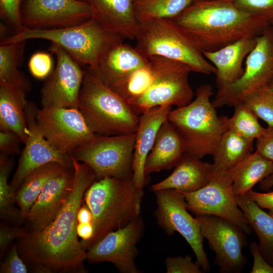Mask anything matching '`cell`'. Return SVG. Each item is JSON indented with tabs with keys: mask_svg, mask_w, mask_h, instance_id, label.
Listing matches in <instances>:
<instances>
[{
	"mask_svg": "<svg viewBox=\"0 0 273 273\" xmlns=\"http://www.w3.org/2000/svg\"><path fill=\"white\" fill-rule=\"evenodd\" d=\"M74 172L72 191L61 210L47 226L29 231L18 239L19 253L35 272H79L84 271L86 251L78 239L77 213L85 193L96 180L93 170L71 156Z\"/></svg>",
	"mask_w": 273,
	"mask_h": 273,
	"instance_id": "cell-1",
	"label": "cell"
},
{
	"mask_svg": "<svg viewBox=\"0 0 273 273\" xmlns=\"http://www.w3.org/2000/svg\"><path fill=\"white\" fill-rule=\"evenodd\" d=\"M170 20L201 52L214 51L243 38L257 37L272 25L229 0H198Z\"/></svg>",
	"mask_w": 273,
	"mask_h": 273,
	"instance_id": "cell-2",
	"label": "cell"
},
{
	"mask_svg": "<svg viewBox=\"0 0 273 273\" xmlns=\"http://www.w3.org/2000/svg\"><path fill=\"white\" fill-rule=\"evenodd\" d=\"M143 196V189L136 185L133 176L94 181L83 199L93 215L94 232L89 241L81 242L83 247L88 249L109 232L140 216Z\"/></svg>",
	"mask_w": 273,
	"mask_h": 273,
	"instance_id": "cell-3",
	"label": "cell"
},
{
	"mask_svg": "<svg viewBox=\"0 0 273 273\" xmlns=\"http://www.w3.org/2000/svg\"><path fill=\"white\" fill-rule=\"evenodd\" d=\"M212 95L211 85H200L193 101L171 110L167 117L182 138L185 153L200 159L213 155L228 129L227 116L218 117L210 101Z\"/></svg>",
	"mask_w": 273,
	"mask_h": 273,
	"instance_id": "cell-4",
	"label": "cell"
},
{
	"mask_svg": "<svg viewBox=\"0 0 273 273\" xmlns=\"http://www.w3.org/2000/svg\"><path fill=\"white\" fill-rule=\"evenodd\" d=\"M84 70L78 109L93 132L107 136L135 133L139 116L88 66Z\"/></svg>",
	"mask_w": 273,
	"mask_h": 273,
	"instance_id": "cell-5",
	"label": "cell"
},
{
	"mask_svg": "<svg viewBox=\"0 0 273 273\" xmlns=\"http://www.w3.org/2000/svg\"><path fill=\"white\" fill-rule=\"evenodd\" d=\"M30 39H43L55 43L79 64L91 68L97 65L112 44L123 40L93 17L79 25L63 28L33 29L23 27L17 33L1 37V44Z\"/></svg>",
	"mask_w": 273,
	"mask_h": 273,
	"instance_id": "cell-6",
	"label": "cell"
},
{
	"mask_svg": "<svg viewBox=\"0 0 273 273\" xmlns=\"http://www.w3.org/2000/svg\"><path fill=\"white\" fill-rule=\"evenodd\" d=\"M135 49L148 59L159 56L178 61L196 73L216 74V69L171 20L154 19L139 23Z\"/></svg>",
	"mask_w": 273,
	"mask_h": 273,
	"instance_id": "cell-7",
	"label": "cell"
},
{
	"mask_svg": "<svg viewBox=\"0 0 273 273\" xmlns=\"http://www.w3.org/2000/svg\"><path fill=\"white\" fill-rule=\"evenodd\" d=\"M154 66L155 76L149 89L128 102L139 116L152 107L167 105L181 107L189 104L194 93L189 82L192 69L183 63L159 56L149 58Z\"/></svg>",
	"mask_w": 273,
	"mask_h": 273,
	"instance_id": "cell-8",
	"label": "cell"
},
{
	"mask_svg": "<svg viewBox=\"0 0 273 273\" xmlns=\"http://www.w3.org/2000/svg\"><path fill=\"white\" fill-rule=\"evenodd\" d=\"M135 133L115 135H95L70 155L87 165L96 179L106 177L133 176L132 161Z\"/></svg>",
	"mask_w": 273,
	"mask_h": 273,
	"instance_id": "cell-9",
	"label": "cell"
},
{
	"mask_svg": "<svg viewBox=\"0 0 273 273\" xmlns=\"http://www.w3.org/2000/svg\"><path fill=\"white\" fill-rule=\"evenodd\" d=\"M273 80V25L256 37L255 47L248 54L242 76L218 89L213 100L215 108L234 107L248 95L267 87Z\"/></svg>",
	"mask_w": 273,
	"mask_h": 273,
	"instance_id": "cell-10",
	"label": "cell"
},
{
	"mask_svg": "<svg viewBox=\"0 0 273 273\" xmlns=\"http://www.w3.org/2000/svg\"><path fill=\"white\" fill-rule=\"evenodd\" d=\"M154 193L157 206L154 214L158 224L168 235L175 232L180 234L192 249L203 271H209L210 265L204 249L199 222L188 212L183 194L174 189Z\"/></svg>",
	"mask_w": 273,
	"mask_h": 273,
	"instance_id": "cell-11",
	"label": "cell"
},
{
	"mask_svg": "<svg viewBox=\"0 0 273 273\" xmlns=\"http://www.w3.org/2000/svg\"><path fill=\"white\" fill-rule=\"evenodd\" d=\"M36 118L44 137L63 154L70 155L96 134L77 108L41 107Z\"/></svg>",
	"mask_w": 273,
	"mask_h": 273,
	"instance_id": "cell-12",
	"label": "cell"
},
{
	"mask_svg": "<svg viewBox=\"0 0 273 273\" xmlns=\"http://www.w3.org/2000/svg\"><path fill=\"white\" fill-rule=\"evenodd\" d=\"M201 234L215 253L214 262L221 273H240L247 261L243 254L247 245L246 235L240 228L220 217L196 215Z\"/></svg>",
	"mask_w": 273,
	"mask_h": 273,
	"instance_id": "cell-13",
	"label": "cell"
},
{
	"mask_svg": "<svg viewBox=\"0 0 273 273\" xmlns=\"http://www.w3.org/2000/svg\"><path fill=\"white\" fill-rule=\"evenodd\" d=\"M233 181V179L228 177H211L205 186L197 191L180 192L185 197L188 210L196 215L210 214L220 217L249 235L252 229L238 205L232 189Z\"/></svg>",
	"mask_w": 273,
	"mask_h": 273,
	"instance_id": "cell-14",
	"label": "cell"
},
{
	"mask_svg": "<svg viewBox=\"0 0 273 273\" xmlns=\"http://www.w3.org/2000/svg\"><path fill=\"white\" fill-rule=\"evenodd\" d=\"M144 228L143 219L139 216L124 227L109 232L87 249L86 259L92 263L110 262L121 273H140L135 259Z\"/></svg>",
	"mask_w": 273,
	"mask_h": 273,
	"instance_id": "cell-15",
	"label": "cell"
},
{
	"mask_svg": "<svg viewBox=\"0 0 273 273\" xmlns=\"http://www.w3.org/2000/svg\"><path fill=\"white\" fill-rule=\"evenodd\" d=\"M49 51L56 56L57 63L41 88L42 107L78 108L84 70L57 44L51 42Z\"/></svg>",
	"mask_w": 273,
	"mask_h": 273,
	"instance_id": "cell-16",
	"label": "cell"
},
{
	"mask_svg": "<svg viewBox=\"0 0 273 273\" xmlns=\"http://www.w3.org/2000/svg\"><path fill=\"white\" fill-rule=\"evenodd\" d=\"M93 17L89 3L78 0H26L21 10L23 27L33 29L71 27Z\"/></svg>",
	"mask_w": 273,
	"mask_h": 273,
	"instance_id": "cell-17",
	"label": "cell"
},
{
	"mask_svg": "<svg viewBox=\"0 0 273 273\" xmlns=\"http://www.w3.org/2000/svg\"><path fill=\"white\" fill-rule=\"evenodd\" d=\"M36 110L35 104L28 102L25 107L28 125L27 138L10 184L15 193L25 177L41 166L52 162L73 166L70 156L56 149L41 132L36 121Z\"/></svg>",
	"mask_w": 273,
	"mask_h": 273,
	"instance_id": "cell-18",
	"label": "cell"
},
{
	"mask_svg": "<svg viewBox=\"0 0 273 273\" xmlns=\"http://www.w3.org/2000/svg\"><path fill=\"white\" fill-rule=\"evenodd\" d=\"M74 177L72 166L48 180L26 218L29 231H39L53 221L72 191Z\"/></svg>",
	"mask_w": 273,
	"mask_h": 273,
	"instance_id": "cell-19",
	"label": "cell"
},
{
	"mask_svg": "<svg viewBox=\"0 0 273 273\" xmlns=\"http://www.w3.org/2000/svg\"><path fill=\"white\" fill-rule=\"evenodd\" d=\"M123 40L112 44L102 55L95 67L88 66L109 88L149 62V59L142 55L135 47L124 43Z\"/></svg>",
	"mask_w": 273,
	"mask_h": 273,
	"instance_id": "cell-20",
	"label": "cell"
},
{
	"mask_svg": "<svg viewBox=\"0 0 273 273\" xmlns=\"http://www.w3.org/2000/svg\"><path fill=\"white\" fill-rule=\"evenodd\" d=\"M171 110L170 106H157L147 109L139 116L132 161L133 179L139 188L143 189L146 181L144 167L147 157L161 125L167 119Z\"/></svg>",
	"mask_w": 273,
	"mask_h": 273,
	"instance_id": "cell-21",
	"label": "cell"
},
{
	"mask_svg": "<svg viewBox=\"0 0 273 273\" xmlns=\"http://www.w3.org/2000/svg\"><path fill=\"white\" fill-rule=\"evenodd\" d=\"M253 144L228 129L212 155L211 177L227 176L235 180L253 153Z\"/></svg>",
	"mask_w": 273,
	"mask_h": 273,
	"instance_id": "cell-22",
	"label": "cell"
},
{
	"mask_svg": "<svg viewBox=\"0 0 273 273\" xmlns=\"http://www.w3.org/2000/svg\"><path fill=\"white\" fill-rule=\"evenodd\" d=\"M256 37H245L217 50L202 52L205 58L216 68L218 89L238 80L243 74L244 58L255 47Z\"/></svg>",
	"mask_w": 273,
	"mask_h": 273,
	"instance_id": "cell-23",
	"label": "cell"
},
{
	"mask_svg": "<svg viewBox=\"0 0 273 273\" xmlns=\"http://www.w3.org/2000/svg\"><path fill=\"white\" fill-rule=\"evenodd\" d=\"M173 172L163 180L151 187L154 192L165 189L192 192L205 186L209 181L212 164L194 156L185 153Z\"/></svg>",
	"mask_w": 273,
	"mask_h": 273,
	"instance_id": "cell-24",
	"label": "cell"
},
{
	"mask_svg": "<svg viewBox=\"0 0 273 273\" xmlns=\"http://www.w3.org/2000/svg\"><path fill=\"white\" fill-rule=\"evenodd\" d=\"M95 17L110 31L123 39H135L139 23L134 0H87Z\"/></svg>",
	"mask_w": 273,
	"mask_h": 273,
	"instance_id": "cell-25",
	"label": "cell"
},
{
	"mask_svg": "<svg viewBox=\"0 0 273 273\" xmlns=\"http://www.w3.org/2000/svg\"><path fill=\"white\" fill-rule=\"evenodd\" d=\"M185 153L179 133L166 119L161 125L154 144L148 155L144 167L146 176L175 167Z\"/></svg>",
	"mask_w": 273,
	"mask_h": 273,
	"instance_id": "cell-26",
	"label": "cell"
},
{
	"mask_svg": "<svg viewBox=\"0 0 273 273\" xmlns=\"http://www.w3.org/2000/svg\"><path fill=\"white\" fill-rule=\"evenodd\" d=\"M26 94L14 87L0 85V129L13 131L24 144L28 132Z\"/></svg>",
	"mask_w": 273,
	"mask_h": 273,
	"instance_id": "cell-27",
	"label": "cell"
},
{
	"mask_svg": "<svg viewBox=\"0 0 273 273\" xmlns=\"http://www.w3.org/2000/svg\"><path fill=\"white\" fill-rule=\"evenodd\" d=\"M237 199L239 207L258 238L261 255L273 265V216L263 211L246 195L239 196Z\"/></svg>",
	"mask_w": 273,
	"mask_h": 273,
	"instance_id": "cell-28",
	"label": "cell"
},
{
	"mask_svg": "<svg viewBox=\"0 0 273 273\" xmlns=\"http://www.w3.org/2000/svg\"><path fill=\"white\" fill-rule=\"evenodd\" d=\"M70 167L56 162L49 163L35 169L25 177L16 192V202L24 219L27 218L48 180Z\"/></svg>",
	"mask_w": 273,
	"mask_h": 273,
	"instance_id": "cell-29",
	"label": "cell"
},
{
	"mask_svg": "<svg viewBox=\"0 0 273 273\" xmlns=\"http://www.w3.org/2000/svg\"><path fill=\"white\" fill-rule=\"evenodd\" d=\"M25 41L0 46V85L14 87L26 93L30 91L31 83L18 67L23 62Z\"/></svg>",
	"mask_w": 273,
	"mask_h": 273,
	"instance_id": "cell-30",
	"label": "cell"
},
{
	"mask_svg": "<svg viewBox=\"0 0 273 273\" xmlns=\"http://www.w3.org/2000/svg\"><path fill=\"white\" fill-rule=\"evenodd\" d=\"M273 173V161L263 157L256 150L253 152L232 184L234 194L246 195L258 183Z\"/></svg>",
	"mask_w": 273,
	"mask_h": 273,
	"instance_id": "cell-31",
	"label": "cell"
},
{
	"mask_svg": "<svg viewBox=\"0 0 273 273\" xmlns=\"http://www.w3.org/2000/svg\"><path fill=\"white\" fill-rule=\"evenodd\" d=\"M198 0H134L138 23L150 19H172Z\"/></svg>",
	"mask_w": 273,
	"mask_h": 273,
	"instance_id": "cell-32",
	"label": "cell"
},
{
	"mask_svg": "<svg viewBox=\"0 0 273 273\" xmlns=\"http://www.w3.org/2000/svg\"><path fill=\"white\" fill-rule=\"evenodd\" d=\"M155 76L154 65L149 59L147 64L110 88L128 103L145 94L153 84Z\"/></svg>",
	"mask_w": 273,
	"mask_h": 273,
	"instance_id": "cell-33",
	"label": "cell"
},
{
	"mask_svg": "<svg viewBox=\"0 0 273 273\" xmlns=\"http://www.w3.org/2000/svg\"><path fill=\"white\" fill-rule=\"evenodd\" d=\"M7 155L2 153L0 157V214L1 218L13 221L24 219L20 209L15 204L16 193L9 184L8 178L13 166L12 161Z\"/></svg>",
	"mask_w": 273,
	"mask_h": 273,
	"instance_id": "cell-34",
	"label": "cell"
},
{
	"mask_svg": "<svg viewBox=\"0 0 273 273\" xmlns=\"http://www.w3.org/2000/svg\"><path fill=\"white\" fill-rule=\"evenodd\" d=\"M234 107L233 116L227 117L228 129L253 142L261 136L265 128L260 124L256 115L243 103H239Z\"/></svg>",
	"mask_w": 273,
	"mask_h": 273,
	"instance_id": "cell-35",
	"label": "cell"
},
{
	"mask_svg": "<svg viewBox=\"0 0 273 273\" xmlns=\"http://www.w3.org/2000/svg\"><path fill=\"white\" fill-rule=\"evenodd\" d=\"M240 102L265 121L268 126H273V92L268 87L248 95Z\"/></svg>",
	"mask_w": 273,
	"mask_h": 273,
	"instance_id": "cell-36",
	"label": "cell"
},
{
	"mask_svg": "<svg viewBox=\"0 0 273 273\" xmlns=\"http://www.w3.org/2000/svg\"><path fill=\"white\" fill-rule=\"evenodd\" d=\"M21 1L0 0L1 18L13 30V34L20 32L23 27L21 20Z\"/></svg>",
	"mask_w": 273,
	"mask_h": 273,
	"instance_id": "cell-37",
	"label": "cell"
},
{
	"mask_svg": "<svg viewBox=\"0 0 273 273\" xmlns=\"http://www.w3.org/2000/svg\"><path fill=\"white\" fill-rule=\"evenodd\" d=\"M248 13L259 16L273 23V0H229Z\"/></svg>",
	"mask_w": 273,
	"mask_h": 273,
	"instance_id": "cell-38",
	"label": "cell"
},
{
	"mask_svg": "<svg viewBox=\"0 0 273 273\" xmlns=\"http://www.w3.org/2000/svg\"><path fill=\"white\" fill-rule=\"evenodd\" d=\"M28 68L32 75L42 79L48 77L53 71V61L51 54L37 52L30 57Z\"/></svg>",
	"mask_w": 273,
	"mask_h": 273,
	"instance_id": "cell-39",
	"label": "cell"
},
{
	"mask_svg": "<svg viewBox=\"0 0 273 273\" xmlns=\"http://www.w3.org/2000/svg\"><path fill=\"white\" fill-rule=\"evenodd\" d=\"M167 273H202L200 265L191 256L167 257L165 261Z\"/></svg>",
	"mask_w": 273,
	"mask_h": 273,
	"instance_id": "cell-40",
	"label": "cell"
},
{
	"mask_svg": "<svg viewBox=\"0 0 273 273\" xmlns=\"http://www.w3.org/2000/svg\"><path fill=\"white\" fill-rule=\"evenodd\" d=\"M21 257L17 245H13L1 265V273H27V267Z\"/></svg>",
	"mask_w": 273,
	"mask_h": 273,
	"instance_id": "cell-41",
	"label": "cell"
},
{
	"mask_svg": "<svg viewBox=\"0 0 273 273\" xmlns=\"http://www.w3.org/2000/svg\"><path fill=\"white\" fill-rule=\"evenodd\" d=\"M0 130V150L2 153L6 155L19 153V144L22 142L20 137L11 130L7 129Z\"/></svg>",
	"mask_w": 273,
	"mask_h": 273,
	"instance_id": "cell-42",
	"label": "cell"
},
{
	"mask_svg": "<svg viewBox=\"0 0 273 273\" xmlns=\"http://www.w3.org/2000/svg\"><path fill=\"white\" fill-rule=\"evenodd\" d=\"M28 232L26 228L1 225L0 228V251L3 255L10 244L15 239L26 236Z\"/></svg>",
	"mask_w": 273,
	"mask_h": 273,
	"instance_id": "cell-43",
	"label": "cell"
},
{
	"mask_svg": "<svg viewBox=\"0 0 273 273\" xmlns=\"http://www.w3.org/2000/svg\"><path fill=\"white\" fill-rule=\"evenodd\" d=\"M256 151L263 157L273 161V126L265 128L263 133L256 140Z\"/></svg>",
	"mask_w": 273,
	"mask_h": 273,
	"instance_id": "cell-44",
	"label": "cell"
},
{
	"mask_svg": "<svg viewBox=\"0 0 273 273\" xmlns=\"http://www.w3.org/2000/svg\"><path fill=\"white\" fill-rule=\"evenodd\" d=\"M250 251L253 257L251 273H273V265L270 264L261 255L256 242L250 244Z\"/></svg>",
	"mask_w": 273,
	"mask_h": 273,
	"instance_id": "cell-45",
	"label": "cell"
},
{
	"mask_svg": "<svg viewBox=\"0 0 273 273\" xmlns=\"http://www.w3.org/2000/svg\"><path fill=\"white\" fill-rule=\"evenodd\" d=\"M246 195L261 208L273 209V191L268 193H259L251 190Z\"/></svg>",
	"mask_w": 273,
	"mask_h": 273,
	"instance_id": "cell-46",
	"label": "cell"
},
{
	"mask_svg": "<svg viewBox=\"0 0 273 273\" xmlns=\"http://www.w3.org/2000/svg\"><path fill=\"white\" fill-rule=\"evenodd\" d=\"M76 230L78 236L82 239L83 242L89 241L94 235V229L92 222H78Z\"/></svg>",
	"mask_w": 273,
	"mask_h": 273,
	"instance_id": "cell-47",
	"label": "cell"
},
{
	"mask_svg": "<svg viewBox=\"0 0 273 273\" xmlns=\"http://www.w3.org/2000/svg\"><path fill=\"white\" fill-rule=\"evenodd\" d=\"M77 221L79 223H88L93 221L91 211L85 204H82L77 213Z\"/></svg>",
	"mask_w": 273,
	"mask_h": 273,
	"instance_id": "cell-48",
	"label": "cell"
},
{
	"mask_svg": "<svg viewBox=\"0 0 273 273\" xmlns=\"http://www.w3.org/2000/svg\"><path fill=\"white\" fill-rule=\"evenodd\" d=\"M273 186V173L260 182V188L263 190H268Z\"/></svg>",
	"mask_w": 273,
	"mask_h": 273,
	"instance_id": "cell-49",
	"label": "cell"
},
{
	"mask_svg": "<svg viewBox=\"0 0 273 273\" xmlns=\"http://www.w3.org/2000/svg\"><path fill=\"white\" fill-rule=\"evenodd\" d=\"M270 90L273 92V80L271 81V82L269 84L268 86L267 87Z\"/></svg>",
	"mask_w": 273,
	"mask_h": 273,
	"instance_id": "cell-50",
	"label": "cell"
},
{
	"mask_svg": "<svg viewBox=\"0 0 273 273\" xmlns=\"http://www.w3.org/2000/svg\"><path fill=\"white\" fill-rule=\"evenodd\" d=\"M270 215H271L272 216H273V209L272 210H269V211H268V212Z\"/></svg>",
	"mask_w": 273,
	"mask_h": 273,
	"instance_id": "cell-51",
	"label": "cell"
},
{
	"mask_svg": "<svg viewBox=\"0 0 273 273\" xmlns=\"http://www.w3.org/2000/svg\"><path fill=\"white\" fill-rule=\"evenodd\" d=\"M80 1L87 2V0H78Z\"/></svg>",
	"mask_w": 273,
	"mask_h": 273,
	"instance_id": "cell-52",
	"label": "cell"
},
{
	"mask_svg": "<svg viewBox=\"0 0 273 273\" xmlns=\"http://www.w3.org/2000/svg\"><path fill=\"white\" fill-rule=\"evenodd\" d=\"M272 25H273V23L272 24Z\"/></svg>",
	"mask_w": 273,
	"mask_h": 273,
	"instance_id": "cell-53",
	"label": "cell"
}]
</instances>
